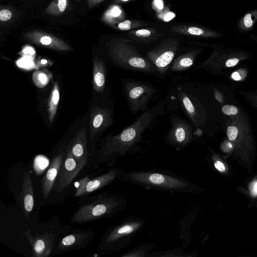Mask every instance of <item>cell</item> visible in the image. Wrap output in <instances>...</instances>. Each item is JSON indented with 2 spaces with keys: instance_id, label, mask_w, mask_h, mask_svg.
Masks as SVG:
<instances>
[{
  "instance_id": "obj_9",
  "label": "cell",
  "mask_w": 257,
  "mask_h": 257,
  "mask_svg": "<svg viewBox=\"0 0 257 257\" xmlns=\"http://www.w3.org/2000/svg\"><path fill=\"white\" fill-rule=\"evenodd\" d=\"M22 181V190L19 197V201L26 218H28L34 205L33 182L29 172H26L24 174Z\"/></svg>"
},
{
  "instance_id": "obj_5",
  "label": "cell",
  "mask_w": 257,
  "mask_h": 257,
  "mask_svg": "<svg viewBox=\"0 0 257 257\" xmlns=\"http://www.w3.org/2000/svg\"><path fill=\"white\" fill-rule=\"evenodd\" d=\"M32 248L35 257H47L50 255L53 247L54 236L50 232L34 235L31 230L23 231Z\"/></svg>"
},
{
  "instance_id": "obj_13",
  "label": "cell",
  "mask_w": 257,
  "mask_h": 257,
  "mask_svg": "<svg viewBox=\"0 0 257 257\" xmlns=\"http://www.w3.org/2000/svg\"><path fill=\"white\" fill-rule=\"evenodd\" d=\"M134 179L145 183L157 185L168 188H179L186 186V184L171 177L158 173L138 174L133 177Z\"/></svg>"
},
{
  "instance_id": "obj_17",
  "label": "cell",
  "mask_w": 257,
  "mask_h": 257,
  "mask_svg": "<svg viewBox=\"0 0 257 257\" xmlns=\"http://www.w3.org/2000/svg\"><path fill=\"white\" fill-rule=\"evenodd\" d=\"M195 56V52H190L180 56L172 64L171 70L180 72L188 69L193 65Z\"/></svg>"
},
{
  "instance_id": "obj_21",
  "label": "cell",
  "mask_w": 257,
  "mask_h": 257,
  "mask_svg": "<svg viewBox=\"0 0 257 257\" xmlns=\"http://www.w3.org/2000/svg\"><path fill=\"white\" fill-rule=\"evenodd\" d=\"M135 225H123L115 231H113L107 237V242L112 241L122 235L128 234L133 232L135 229Z\"/></svg>"
},
{
  "instance_id": "obj_38",
  "label": "cell",
  "mask_w": 257,
  "mask_h": 257,
  "mask_svg": "<svg viewBox=\"0 0 257 257\" xmlns=\"http://www.w3.org/2000/svg\"><path fill=\"white\" fill-rule=\"evenodd\" d=\"M122 1H124V2H126V1H128V0H122Z\"/></svg>"
},
{
  "instance_id": "obj_14",
  "label": "cell",
  "mask_w": 257,
  "mask_h": 257,
  "mask_svg": "<svg viewBox=\"0 0 257 257\" xmlns=\"http://www.w3.org/2000/svg\"><path fill=\"white\" fill-rule=\"evenodd\" d=\"M89 231L73 233L63 237L59 242L58 248L61 250H69L82 245L91 237Z\"/></svg>"
},
{
  "instance_id": "obj_36",
  "label": "cell",
  "mask_w": 257,
  "mask_h": 257,
  "mask_svg": "<svg viewBox=\"0 0 257 257\" xmlns=\"http://www.w3.org/2000/svg\"><path fill=\"white\" fill-rule=\"evenodd\" d=\"M232 77L235 80H239L241 79L239 74L237 72H235L232 74Z\"/></svg>"
},
{
  "instance_id": "obj_22",
  "label": "cell",
  "mask_w": 257,
  "mask_h": 257,
  "mask_svg": "<svg viewBox=\"0 0 257 257\" xmlns=\"http://www.w3.org/2000/svg\"><path fill=\"white\" fill-rule=\"evenodd\" d=\"M53 64V62L46 59H39L35 63V66L37 69L46 67H50Z\"/></svg>"
},
{
  "instance_id": "obj_28",
  "label": "cell",
  "mask_w": 257,
  "mask_h": 257,
  "mask_svg": "<svg viewBox=\"0 0 257 257\" xmlns=\"http://www.w3.org/2000/svg\"><path fill=\"white\" fill-rule=\"evenodd\" d=\"M136 35L138 37L146 38L151 35V32L147 29H141L137 31Z\"/></svg>"
},
{
  "instance_id": "obj_20",
  "label": "cell",
  "mask_w": 257,
  "mask_h": 257,
  "mask_svg": "<svg viewBox=\"0 0 257 257\" xmlns=\"http://www.w3.org/2000/svg\"><path fill=\"white\" fill-rule=\"evenodd\" d=\"M181 102L187 113L192 122H196V111L194 105L190 98L184 93H182L180 96Z\"/></svg>"
},
{
  "instance_id": "obj_1",
  "label": "cell",
  "mask_w": 257,
  "mask_h": 257,
  "mask_svg": "<svg viewBox=\"0 0 257 257\" xmlns=\"http://www.w3.org/2000/svg\"><path fill=\"white\" fill-rule=\"evenodd\" d=\"M164 102L160 101L153 107L146 110L131 125L125 127L118 134L110 136L102 148L103 153H110L131 146L142 137L163 111Z\"/></svg>"
},
{
  "instance_id": "obj_24",
  "label": "cell",
  "mask_w": 257,
  "mask_h": 257,
  "mask_svg": "<svg viewBox=\"0 0 257 257\" xmlns=\"http://www.w3.org/2000/svg\"><path fill=\"white\" fill-rule=\"evenodd\" d=\"M238 131L235 126H229L227 130V135L230 141H234L237 136Z\"/></svg>"
},
{
  "instance_id": "obj_37",
  "label": "cell",
  "mask_w": 257,
  "mask_h": 257,
  "mask_svg": "<svg viewBox=\"0 0 257 257\" xmlns=\"http://www.w3.org/2000/svg\"><path fill=\"white\" fill-rule=\"evenodd\" d=\"M248 38L257 44V35L251 34L249 36Z\"/></svg>"
},
{
  "instance_id": "obj_32",
  "label": "cell",
  "mask_w": 257,
  "mask_h": 257,
  "mask_svg": "<svg viewBox=\"0 0 257 257\" xmlns=\"http://www.w3.org/2000/svg\"><path fill=\"white\" fill-rule=\"evenodd\" d=\"M175 17V15L173 12H169L166 14L164 17V20L168 22L173 19Z\"/></svg>"
},
{
  "instance_id": "obj_8",
  "label": "cell",
  "mask_w": 257,
  "mask_h": 257,
  "mask_svg": "<svg viewBox=\"0 0 257 257\" xmlns=\"http://www.w3.org/2000/svg\"><path fill=\"white\" fill-rule=\"evenodd\" d=\"M115 173L111 171L92 179H90L88 176L80 179L75 185V196H82L101 188L113 179Z\"/></svg>"
},
{
  "instance_id": "obj_15",
  "label": "cell",
  "mask_w": 257,
  "mask_h": 257,
  "mask_svg": "<svg viewBox=\"0 0 257 257\" xmlns=\"http://www.w3.org/2000/svg\"><path fill=\"white\" fill-rule=\"evenodd\" d=\"M93 87L95 91L103 92L106 82V69L103 62L97 58L93 60L92 73Z\"/></svg>"
},
{
  "instance_id": "obj_19",
  "label": "cell",
  "mask_w": 257,
  "mask_h": 257,
  "mask_svg": "<svg viewBox=\"0 0 257 257\" xmlns=\"http://www.w3.org/2000/svg\"><path fill=\"white\" fill-rule=\"evenodd\" d=\"M52 77L51 74L46 70H38L33 75V80L38 87H43L46 85Z\"/></svg>"
},
{
  "instance_id": "obj_6",
  "label": "cell",
  "mask_w": 257,
  "mask_h": 257,
  "mask_svg": "<svg viewBox=\"0 0 257 257\" xmlns=\"http://www.w3.org/2000/svg\"><path fill=\"white\" fill-rule=\"evenodd\" d=\"M83 168L75 159L70 149H69L61 166L58 185L59 191L68 187Z\"/></svg>"
},
{
  "instance_id": "obj_27",
  "label": "cell",
  "mask_w": 257,
  "mask_h": 257,
  "mask_svg": "<svg viewBox=\"0 0 257 257\" xmlns=\"http://www.w3.org/2000/svg\"><path fill=\"white\" fill-rule=\"evenodd\" d=\"M131 22L129 20H125L118 25V28L123 31L128 30L131 29Z\"/></svg>"
},
{
  "instance_id": "obj_2",
  "label": "cell",
  "mask_w": 257,
  "mask_h": 257,
  "mask_svg": "<svg viewBox=\"0 0 257 257\" xmlns=\"http://www.w3.org/2000/svg\"><path fill=\"white\" fill-rule=\"evenodd\" d=\"M110 55L118 66L125 69L153 75L159 74L148 59L143 57L130 46L117 45L111 49Z\"/></svg>"
},
{
  "instance_id": "obj_10",
  "label": "cell",
  "mask_w": 257,
  "mask_h": 257,
  "mask_svg": "<svg viewBox=\"0 0 257 257\" xmlns=\"http://www.w3.org/2000/svg\"><path fill=\"white\" fill-rule=\"evenodd\" d=\"M63 152L55 156L52 160L46 174L41 180L42 193L44 199H47L59 173L63 162Z\"/></svg>"
},
{
  "instance_id": "obj_31",
  "label": "cell",
  "mask_w": 257,
  "mask_h": 257,
  "mask_svg": "<svg viewBox=\"0 0 257 257\" xmlns=\"http://www.w3.org/2000/svg\"><path fill=\"white\" fill-rule=\"evenodd\" d=\"M214 166L216 169L220 172H223L225 169L223 164L219 161L215 162L214 163Z\"/></svg>"
},
{
  "instance_id": "obj_3",
  "label": "cell",
  "mask_w": 257,
  "mask_h": 257,
  "mask_svg": "<svg viewBox=\"0 0 257 257\" xmlns=\"http://www.w3.org/2000/svg\"><path fill=\"white\" fill-rule=\"evenodd\" d=\"M123 84L126 101L134 113L145 109L157 91L154 86L146 82L125 79Z\"/></svg>"
},
{
  "instance_id": "obj_35",
  "label": "cell",
  "mask_w": 257,
  "mask_h": 257,
  "mask_svg": "<svg viewBox=\"0 0 257 257\" xmlns=\"http://www.w3.org/2000/svg\"><path fill=\"white\" fill-rule=\"evenodd\" d=\"M251 190H252V193H253V194H254L255 195L257 194V182H256L253 183V185H252Z\"/></svg>"
},
{
  "instance_id": "obj_29",
  "label": "cell",
  "mask_w": 257,
  "mask_h": 257,
  "mask_svg": "<svg viewBox=\"0 0 257 257\" xmlns=\"http://www.w3.org/2000/svg\"><path fill=\"white\" fill-rule=\"evenodd\" d=\"M239 62V59L236 57L228 59L225 62L226 66L228 67H234Z\"/></svg>"
},
{
  "instance_id": "obj_34",
  "label": "cell",
  "mask_w": 257,
  "mask_h": 257,
  "mask_svg": "<svg viewBox=\"0 0 257 257\" xmlns=\"http://www.w3.org/2000/svg\"><path fill=\"white\" fill-rule=\"evenodd\" d=\"M155 5L156 7L159 10L163 9L164 7L163 2L162 0H155Z\"/></svg>"
},
{
  "instance_id": "obj_4",
  "label": "cell",
  "mask_w": 257,
  "mask_h": 257,
  "mask_svg": "<svg viewBox=\"0 0 257 257\" xmlns=\"http://www.w3.org/2000/svg\"><path fill=\"white\" fill-rule=\"evenodd\" d=\"M177 47L167 44L149 52L148 59L155 66L159 74H165L169 68L175 55Z\"/></svg>"
},
{
  "instance_id": "obj_26",
  "label": "cell",
  "mask_w": 257,
  "mask_h": 257,
  "mask_svg": "<svg viewBox=\"0 0 257 257\" xmlns=\"http://www.w3.org/2000/svg\"><path fill=\"white\" fill-rule=\"evenodd\" d=\"M12 13L6 9L0 11V20L2 21H7L10 20L12 17Z\"/></svg>"
},
{
  "instance_id": "obj_12",
  "label": "cell",
  "mask_w": 257,
  "mask_h": 257,
  "mask_svg": "<svg viewBox=\"0 0 257 257\" xmlns=\"http://www.w3.org/2000/svg\"><path fill=\"white\" fill-rule=\"evenodd\" d=\"M171 128L169 132V137L175 143L184 144L192 138V130L191 125L181 118H173Z\"/></svg>"
},
{
  "instance_id": "obj_16",
  "label": "cell",
  "mask_w": 257,
  "mask_h": 257,
  "mask_svg": "<svg viewBox=\"0 0 257 257\" xmlns=\"http://www.w3.org/2000/svg\"><path fill=\"white\" fill-rule=\"evenodd\" d=\"M257 23V9L245 13L238 20L237 30L241 34H246L251 31Z\"/></svg>"
},
{
  "instance_id": "obj_11",
  "label": "cell",
  "mask_w": 257,
  "mask_h": 257,
  "mask_svg": "<svg viewBox=\"0 0 257 257\" xmlns=\"http://www.w3.org/2000/svg\"><path fill=\"white\" fill-rule=\"evenodd\" d=\"M70 149L78 163L84 167L88 159L87 136L84 126H83L74 137Z\"/></svg>"
},
{
  "instance_id": "obj_25",
  "label": "cell",
  "mask_w": 257,
  "mask_h": 257,
  "mask_svg": "<svg viewBox=\"0 0 257 257\" xmlns=\"http://www.w3.org/2000/svg\"><path fill=\"white\" fill-rule=\"evenodd\" d=\"M40 42L44 46H51L53 48H55L56 49H60L55 44H53V41L51 37L48 36H45L42 37L40 40Z\"/></svg>"
},
{
  "instance_id": "obj_18",
  "label": "cell",
  "mask_w": 257,
  "mask_h": 257,
  "mask_svg": "<svg viewBox=\"0 0 257 257\" xmlns=\"http://www.w3.org/2000/svg\"><path fill=\"white\" fill-rule=\"evenodd\" d=\"M59 100V87L57 82H55L51 91L48 105V118L50 123L53 122L55 115L56 114Z\"/></svg>"
},
{
  "instance_id": "obj_33",
  "label": "cell",
  "mask_w": 257,
  "mask_h": 257,
  "mask_svg": "<svg viewBox=\"0 0 257 257\" xmlns=\"http://www.w3.org/2000/svg\"><path fill=\"white\" fill-rule=\"evenodd\" d=\"M111 13L113 17H117L121 14V11L117 7H114L111 10Z\"/></svg>"
},
{
  "instance_id": "obj_23",
  "label": "cell",
  "mask_w": 257,
  "mask_h": 257,
  "mask_svg": "<svg viewBox=\"0 0 257 257\" xmlns=\"http://www.w3.org/2000/svg\"><path fill=\"white\" fill-rule=\"evenodd\" d=\"M223 113L226 115H235L238 112L237 108L234 105H225L221 109Z\"/></svg>"
},
{
  "instance_id": "obj_7",
  "label": "cell",
  "mask_w": 257,
  "mask_h": 257,
  "mask_svg": "<svg viewBox=\"0 0 257 257\" xmlns=\"http://www.w3.org/2000/svg\"><path fill=\"white\" fill-rule=\"evenodd\" d=\"M111 110L108 107L95 106L90 115V140H93L96 136L104 131L112 123Z\"/></svg>"
},
{
  "instance_id": "obj_30",
  "label": "cell",
  "mask_w": 257,
  "mask_h": 257,
  "mask_svg": "<svg viewBox=\"0 0 257 257\" xmlns=\"http://www.w3.org/2000/svg\"><path fill=\"white\" fill-rule=\"evenodd\" d=\"M67 5V0H58V6L60 12L65 10Z\"/></svg>"
}]
</instances>
